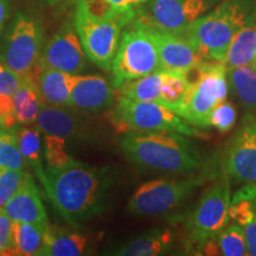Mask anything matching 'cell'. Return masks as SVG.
<instances>
[{"label":"cell","mask_w":256,"mask_h":256,"mask_svg":"<svg viewBox=\"0 0 256 256\" xmlns=\"http://www.w3.org/2000/svg\"><path fill=\"white\" fill-rule=\"evenodd\" d=\"M25 170L0 168V210L16 194L25 177Z\"/></svg>","instance_id":"cell-32"},{"label":"cell","mask_w":256,"mask_h":256,"mask_svg":"<svg viewBox=\"0 0 256 256\" xmlns=\"http://www.w3.org/2000/svg\"><path fill=\"white\" fill-rule=\"evenodd\" d=\"M222 168L230 180L256 184V116L248 114L240 130L228 144Z\"/></svg>","instance_id":"cell-12"},{"label":"cell","mask_w":256,"mask_h":256,"mask_svg":"<svg viewBox=\"0 0 256 256\" xmlns=\"http://www.w3.org/2000/svg\"><path fill=\"white\" fill-rule=\"evenodd\" d=\"M25 165L14 128L8 130L0 126V168L24 170Z\"/></svg>","instance_id":"cell-28"},{"label":"cell","mask_w":256,"mask_h":256,"mask_svg":"<svg viewBox=\"0 0 256 256\" xmlns=\"http://www.w3.org/2000/svg\"><path fill=\"white\" fill-rule=\"evenodd\" d=\"M12 101L18 124H28L36 120L42 107L46 104L37 82L30 78H24L18 90L12 95Z\"/></svg>","instance_id":"cell-22"},{"label":"cell","mask_w":256,"mask_h":256,"mask_svg":"<svg viewBox=\"0 0 256 256\" xmlns=\"http://www.w3.org/2000/svg\"><path fill=\"white\" fill-rule=\"evenodd\" d=\"M124 23L116 18L100 17L88 8L86 0H78L75 28L86 56L98 68L110 72Z\"/></svg>","instance_id":"cell-9"},{"label":"cell","mask_w":256,"mask_h":256,"mask_svg":"<svg viewBox=\"0 0 256 256\" xmlns=\"http://www.w3.org/2000/svg\"><path fill=\"white\" fill-rule=\"evenodd\" d=\"M120 148L138 168L171 174H192L208 166L186 136L176 132H127Z\"/></svg>","instance_id":"cell-2"},{"label":"cell","mask_w":256,"mask_h":256,"mask_svg":"<svg viewBox=\"0 0 256 256\" xmlns=\"http://www.w3.org/2000/svg\"><path fill=\"white\" fill-rule=\"evenodd\" d=\"M0 255H16L12 243V220L0 210Z\"/></svg>","instance_id":"cell-35"},{"label":"cell","mask_w":256,"mask_h":256,"mask_svg":"<svg viewBox=\"0 0 256 256\" xmlns=\"http://www.w3.org/2000/svg\"><path fill=\"white\" fill-rule=\"evenodd\" d=\"M24 78L10 69L0 58V95L12 96L20 87Z\"/></svg>","instance_id":"cell-34"},{"label":"cell","mask_w":256,"mask_h":256,"mask_svg":"<svg viewBox=\"0 0 256 256\" xmlns=\"http://www.w3.org/2000/svg\"><path fill=\"white\" fill-rule=\"evenodd\" d=\"M89 246L90 238L86 234L49 226L40 256H81L87 254Z\"/></svg>","instance_id":"cell-20"},{"label":"cell","mask_w":256,"mask_h":256,"mask_svg":"<svg viewBox=\"0 0 256 256\" xmlns=\"http://www.w3.org/2000/svg\"><path fill=\"white\" fill-rule=\"evenodd\" d=\"M230 220L246 226L256 217V200H238L230 202Z\"/></svg>","instance_id":"cell-33"},{"label":"cell","mask_w":256,"mask_h":256,"mask_svg":"<svg viewBox=\"0 0 256 256\" xmlns=\"http://www.w3.org/2000/svg\"><path fill=\"white\" fill-rule=\"evenodd\" d=\"M206 255L246 256L248 255L243 226L234 222L220 232L216 238L208 240L203 244Z\"/></svg>","instance_id":"cell-23"},{"label":"cell","mask_w":256,"mask_h":256,"mask_svg":"<svg viewBox=\"0 0 256 256\" xmlns=\"http://www.w3.org/2000/svg\"><path fill=\"white\" fill-rule=\"evenodd\" d=\"M220 0H148L136 10L133 20L146 28L183 34Z\"/></svg>","instance_id":"cell-10"},{"label":"cell","mask_w":256,"mask_h":256,"mask_svg":"<svg viewBox=\"0 0 256 256\" xmlns=\"http://www.w3.org/2000/svg\"><path fill=\"white\" fill-rule=\"evenodd\" d=\"M49 229V228H48ZM48 229L26 222H12V243L16 255H40Z\"/></svg>","instance_id":"cell-26"},{"label":"cell","mask_w":256,"mask_h":256,"mask_svg":"<svg viewBox=\"0 0 256 256\" xmlns=\"http://www.w3.org/2000/svg\"><path fill=\"white\" fill-rule=\"evenodd\" d=\"M16 136H17L18 147L25 160V164L34 170V174L43 184L46 178V174L43 166L44 151L42 146L40 130L38 128L24 127L16 132Z\"/></svg>","instance_id":"cell-25"},{"label":"cell","mask_w":256,"mask_h":256,"mask_svg":"<svg viewBox=\"0 0 256 256\" xmlns=\"http://www.w3.org/2000/svg\"><path fill=\"white\" fill-rule=\"evenodd\" d=\"M252 66H254L255 68H256V58H255V62H254V64H252Z\"/></svg>","instance_id":"cell-41"},{"label":"cell","mask_w":256,"mask_h":256,"mask_svg":"<svg viewBox=\"0 0 256 256\" xmlns=\"http://www.w3.org/2000/svg\"><path fill=\"white\" fill-rule=\"evenodd\" d=\"M256 58V11L232 38L223 63L226 69L254 64Z\"/></svg>","instance_id":"cell-19"},{"label":"cell","mask_w":256,"mask_h":256,"mask_svg":"<svg viewBox=\"0 0 256 256\" xmlns=\"http://www.w3.org/2000/svg\"><path fill=\"white\" fill-rule=\"evenodd\" d=\"M206 180V174L180 179H153L133 192L126 209L136 217L165 215L180 206Z\"/></svg>","instance_id":"cell-7"},{"label":"cell","mask_w":256,"mask_h":256,"mask_svg":"<svg viewBox=\"0 0 256 256\" xmlns=\"http://www.w3.org/2000/svg\"><path fill=\"white\" fill-rule=\"evenodd\" d=\"M114 89L100 75H80L72 92L70 107L83 112H100L113 104Z\"/></svg>","instance_id":"cell-16"},{"label":"cell","mask_w":256,"mask_h":256,"mask_svg":"<svg viewBox=\"0 0 256 256\" xmlns=\"http://www.w3.org/2000/svg\"><path fill=\"white\" fill-rule=\"evenodd\" d=\"M128 2V5L130 6L132 8H136L138 6H140L142 4H144V2H148V0H127Z\"/></svg>","instance_id":"cell-40"},{"label":"cell","mask_w":256,"mask_h":256,"mask_svg":"<svg viewBox=\"0 0 256 256\" xmlns=\"http://www.w3.org/2000/svg\"><path fill=\"white\" fill-rule=\"evenodd\" d=\"M254 12L248 0H220L191 24L183 36L194 44L206 62H222L234 36Z\"/></svg>","instance_id":"cell-3"},{"label":"cell","mask_w":256,"mask_h":256,"mask_svg":"<svg viewBox=\"0 0 256 256\" xmlns=\"http://www.w3.org/2000/svg\"><path fill=\"white\" fill-rule=\"evenodd\" d=\"M80 74H70L57 69L40 68L37 84L46 104L70 107V98Z\"/></svg>","instance_id":"cell-18"},{"label":"cell","mask_w":256,"mask_h":256,"mask_svg":"<svg viewBox=\"0 0 256 256\" xmlns=\"http://www.w3.org/2000/svg\"><path fill=\"white\" fill-rule=\"evenodd\" d=\"M46 174L42 185L57 212L72 226H80L110 206L114 174L107 166L96 168L75 160L60 170L46 168Z\"/></svg>","instance_id":"cell-1"},{"label":"cell","mask_w":256,"mask_h":256,"mask_svg":"<svg viewBox=\"0 0 256 256\" xmlns=\"http://www.w3.org/2000/svg\"><path fill=\"white\" fill-rule=\"evenodd\" d=\"M229 176L220 168L215 177L203 191L197 206L191 211L185 232L188 244L198 248L208 240L216 238L230 223L229 208L232 202V183Z\"/></svg>","instance_id":"cell-5"},{"label":"cell","mask_w":256,"mask_h":256,"mask_svg":"<svg viewBox=\"0 0 256 256\" xmlns=\"http://www.w3.org/2000/svg\"><path fill=\"white\" fill-rule=\"evenodd\" d=\"M146 28L156 43L162 70L188 74L206 62L194 44L183 34Z\"/></svg>","instance_id":"cell-14"},{"label":"cell","mask_w":256,"mask_h":256,"mask_svg":"<svg viewBox=\"0 0 256 256\" xmlns=\"http://www.w3.org/2000/svg\"><path fill=\"white\" fill-rule=\"evenodd\" d=\"M38 130L44 134L62 138H74L78 134L80 124L75 115L62 107L46 104L42 107L36 118Z\"/></svg>","instance_id":"cell-21"},{"label":"cell","mask_w":256,"mask_h":256,"mask_svg":"<svg viewBox=\"0 0 256 256\" xmlns=\"http://www.w3.org/2000/svg\"><path fill=\"white\" fill-rule=\"evenodd\" d=\"M107 4L112 10H114L118 14H120L121 17L126 18L128 22H132L134 16H136V10L130 8L128 5L127 0H101Z\"/></svg>","instance_id":"cell-37"},{"label":"cell","mask_w":256,"mask_h":256,"mask_svg":"<svg viewBox=\"0 0 256 256\" xmlns=\"http://www.w3.org/2000/svg\"><path fill=\"white\" fill-rule=\"evenodd\" d=\"M2 211L12 222H26L48 229L50 226L46 211L40 191L30 174H25L24 180Z\"/></svg>","instance_id":"cell-15"},{"label":"cell","mask_w":256,"mask_h":256,"mask_svg":"<svg viewBox=\"0 0 256 256\" xmlns=\"http://www.w3.org/2000/svg\"><path fill=\"white\" fill-rule=\"evenodd\" d=\"M243 232H244L248 255L256 256V217L252 222L243 226Z\"/></svg>","instance_id":"cell-38"},{"label":"cell","mask_w":256,"mask_h":256,"mask_svg":"<svg viewBox=\"0 0 256 256\" xmlns=\"http://www.w3.org/2000/svg\"><path fill=\"white\" fill-rule=\"evenodd\" d=\"M229 88L246 110L256 116V68L252 64L228 70Z\"/></svg>","instance_id":"cell-24"},{"label":"cell","mask_w":256,"mask_h":256,"mask_svg":"<svg viewBox=\"0 0 256 256\" xmlns=\"http://www.w3.org/2000/svg\"><path fill=\"white\" fill-rule=\"evenodd\" d=\"M87 56L76 32L70 23H66L42 49L40 68L57 69L70 74H80L86 68Z\"/></svg>","instance_id":"cell-13"},{"label":"cell","mask_w":256,"mask_h":256,"mask_svg":"<svg viewBox=\"0 0 256 256\" xmlns=\"http://www.w3.org/2000/svg\"><path fill=\"white\" fill-rule=\"evenodd\" d=\"M10 5L8 0H0V32L6 23V19L8 17Z\"/></svg>","instance_id":"cell-39"},{"label":"cell","mask_w":256,"mask_h":256,"mask_svg":"<svg viewBox=\"0 0 256 256\" xmlns=\"http://www.w3.org/2000/svg\"><path fill=\"white\" fill-rule=\"evenodd\" d=\"M17 124L14 113L12 96L0 95V126L11 130L17 126Z\"/></svg>","instance_id":"cell-36"},{"label":"cell","mask_w":256,"mask_h":256,"mask_svg":"<svg viewBox=\"0 0 256 256\" xmlns=\"http://www.w3.org/2000/svg\"><path fill=\"white\" fill-rule=\"evenodd\" d=\"M188 84V74L166 72L160 89V104L176 113Z\"/></svg>","instance_id":"cell-29"},{"label":"cell","mask_w":256,"mask_h":256,"mask_svg":"<svg viewBox=\"0 0 256 256\" xmlns=\"http://www.w3.org/2000/svg\"><path fill=\"white\" fill-rule=\"evenodd\" d=\"M176 241V235L170 228H154L130 240L110 254L119 256H156L171 250Z\"/></svg>","instance_id":"cell-17"},{"label":"cell","mask_w":256,"mask_h":256,"mask_svg":"<svg viewBox=\"0 0 256 256\" xmlns=\"http://www.w3.org/2000/svg\"><path fill=\"white\" fill-rule=\"evenodd\" d=\"M194 80L188 78L186 92L176 110L182 119L192 126L206 130L214 108L226 101L229 92L228 69L222 62H204L194 69Z\"/></svg>","instance_id":"cell-4"},{"label":"cell","mask_w":256,"mask_h":256,"mask_svg":"<svg viewBox=\"0 0 256 256\" xmlns=\"http://www.w3.org/2000/svg\"><path fill=\"white\" fill-rule=\"evenodd\" d=\"M156 70H162L156 43L144 25L134 22L120 38L112 63V86L119 88Z\"/></svg>","instance_id":"cell-8"},{"label":"cell","mask_w":256,"mask_h":256,"mask_svg":"<svg viewBox=\"0 0 256 256\" xmlns=\"http://www.w3.org/2000/svg\"><path fill=\"white\" fill-rule=\"evenodd\" d=\"M113 124L126 132H176L200 136L202 130L192 126L166 106L153 101H136L121 96L113 113Z\"/></svg>","instance_id":"cell-6"},{"label":"cell","mask_w":256,"mask_h":256,"mask_svg":"<svg viewBox=\"0 0 256 256\" xmlns=\"http://www.w3.org/2000/svg\"><path fill=\"white\" fill-rule=\"evenodd\" d=\"M238 119L236 108L228 100L220 102L214 108L210 115V127L216 128L220 133H228L232 130Z\"/></svg>","instance_id":"cell-31"},{"label":"cell","mask_w":256,"mask_h":256,"mask_svg":"<svg viewBox=\"0 0 256 256\" xmlns=\"http://www.w3.org/2000/svg\"><path fill=\"white\" fill-rule=\"evenodd\" d=\"M44 158H46L48 168L60 170L72 164L74 159L66 151V138L44 134Z\"/></svg>","instance_id":"cell-30"},{"label":"cell","mask_w":256,"mask_h":256,"mask_svg":"<svg viewBox=\"0 0 256 256\" xmlns=\"http://www.w3.org/2000/svg\"><path fill=\"white\" fill-rule=\"evenodd\" d=\"M165 70H156L151 74L120 86L118 92L124 98L136 101H153L160 104V89L165 78Z\"/></svg>","instance_id":"cell-27"},{"label":"cell","mask_w":256,"mask_h":256,"mask_svg":"<svg viewBox=\"0 0 256 256\" xmlns=\"http://www.w3.org/2000/svg\"><path fill=\"white\" fill-rule=\"evenodd\" d=\"M42 44L43 32L40 24L26 14H18L6 37L2 62L23 78H30L37 82Z\"/></svg>","instance_id":"cell-11"}]
</instances>
